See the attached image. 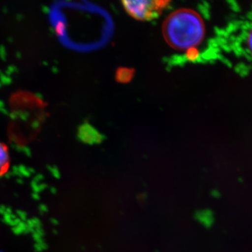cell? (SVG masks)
<instances>
[{
  "instance_id": "8992f818",
  "label": "cell",
  "mask_w": 252,
  "mask_h": 252,
  "mask_svg": "<svg viewBox=\"0 0 252 252\" xmlns=\"http://www.w3.org/2000/svg\"><path fill=\"white\" fill-rule=\"evenodd\" d=\"M246 43L247 47L252 55V28L249 31L248 36H247Z\"/></svg>"
},
{
  "instance_id": "6da1fadb",
  "label": "cell",
  "mask_w": 252,
  "mask_h": 252,
  "mask_svg": "<svg viewBox=\"0 0 252 252\" xmlns=\"http://www.w3.org/2000/svg\"><path fill=\"white\" fill-rule=\"evenodd\" d=\"M206 34L201 16L190 9H180L169 15L162 24V35L177 51H188L200 45Z\"/></svg>"
},
{
  "instance_id": "5b68a950",
  "label": "cell",
  "mask_w": 252,
  "mask_h": 252,
  "mask_svg": "<svg viewBox=\"0 0 252 252\" xmlns=\"http://www.w3.org/2000/svg\"><path fill=\"white\" fill-rule=\"evenodd\" d=\"M198 56V51L196 48L189 49L187 51V54H186V57H187V59L190 60V61H194V60L196 59Z\"/></svg>"
},
{
  "instance_id": "3957f363",
  "label": "cell",
  "mask_w": 252,
  "mask_h": 252,
  "mask_svg": "<svg viewBox=\"0 0 252 252\" xmlns=\"http://www.w3.org/2000/svg\"><path fill=\"white\" fill-rule=\"evenodd\" d=\"M135 77V69L132 68L119 67L116 72L115 79L120 84H127Z\"/></svg>"
},
{
  "instance_id": "277c9868",
  "label": "cell",
  "mask_w": 252,
  "mask_h": 252,
  "mask_svg": "<svg viewBox=\"0 0 252 252\" xmlns=\"http://www.w3.org/2000/svg\"><path fill=\"white\" fill-rule=\"evenodd\" d=\"M10 165L9 149L6 144L0 142V175L7 171Z\"/></svg>"
},
{
  "instance_id": "7a4b0ae2",
  "label": "cell",
  "mask_w": 252,
  "mask_h": 252,
  "mask_svg": "<svg viewBox=\"0 0 252 252\" xmlns=\"http://www.w3.org/2000/svg\"><path fill=\"white\" fill-rule=\"evenodd\" d=\"M123 6L131 17L139 21H151L162 14L169 1H123Z\"/></svg>"
}]
</instances>
